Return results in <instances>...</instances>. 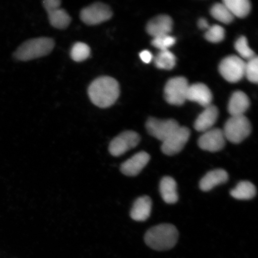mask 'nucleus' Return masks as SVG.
<instances>
[{"label": "nucleus", "instance_id": "obj_1", "mask_svg": "<svg viewBox=\"0 0 258 258\" xmlns=\"http://www.w3.org/2000/svg\"><path fill=\"white\" fill-rule=\"evenodd\" d=\"M120 94L117 80L109 76L98 77L90 84L88 95L93 104L106 108L114 105Z\"/></svg>", "mask_w": 258, "mask_h": 258}, {"label": "nucleus", "instance_id": "obj_2", "mask_svg": "<svg viewBox=\"0 0 258 258\" xmlns=\"http://www.w3.org/2000/svg\"><path fill=\"white\" fill-rule=\"evenodd\" d=\"M178 237V231L175 226L162 224L149 229L145 234L144 240L153 250L166 251L175 247Z\"/></svg>", "mask_w": 258, "mask_h": 258}, {"label": "nucleus", "instance_id": "obj_3", "mask_svg": "<svg viewBox=\"0 0 258 258\" xmlns=\"http://www.w3.org/2000/svg\"><path fill=\"white\" fill-rule=\"evenodd\" d=\"M54 41L48 37L33 38L21 45L14 53L16 59L28 61L49 54L53 50Z\"/></svg>", "mask_w": 258, "mask_h": 258}, {"label": "nucleus", "instance_id": "obj_4", "mask_svg": "<svg viewBox=\"0 0 258 258\" xmlns=\"http://www.w3.org/2000/svg\"><path fill=\"white\" fill-rule=\"evenodd\" d=\"M222 131L226 140L238 144L249 136L251 126L249 120L244 115L231 116L226 122Z\"/></svg>", "mask_w": 258, "mask_h": 258}, {"label": "nucleus", "instance_id": "obj_5", "mask_svg": "<svg viewBox=\"0 0 258 258\" xmlns=\"http://www.w3.org/2000/svg\"><path fill=\"white\" fill-rule=\"evenodd\" d=\"M188 81L183 77H175L167 82L164 88V97L171 105H182L186 101L189 88Z\"/></svg>", "mask_w": 258, "mask_h": 258}, {"label": "nucleus", "instance_id": "obj_6", "mask_svg": "<svg viewBox=\"0 0 258 258\" xmlns=\"http://www.w3.org/2000/svg\"><path fill=\"white\" fill-rule=\"evenodd\" d=\"M141 137L137 132L127 131L122 132L111 141L108 150L112 156L119 157L136 147Z\"/></svg>", "mask_w": 258, "mask_h": 258}, {"label": "nucleus", "instance_id": "obj_7", "mask_svg": "<svg viewBox=\"0 0 258 258\" xmlns=\"http://www.w3.org/2000/svg\"><path fill=\"white\" fill-rule=\"evenodd\" d=\"M246 62L241 57L231 55L224 58L219 64L221 76L230 83L239 82L244 76Z\"/></svg>", "mask_w": 258, "mask_h": 258}, {"label": "nucleus", "instance_id": "obj_8", "mask_svg": "<svg viewBox=\"0 0 258 258\" xmlns=\"http://www.w3.org/2000/svg\"><path fill=\"white\" fill-rule=\"evenodd\" d=\"M112 12L108 5L102 3H95L82 10L80 18L88 25H96L109 20Z\"/></svg>", "mask_w": 258, "mask_h": 258}, {"label": "nucleus", "instance_id": "obj_9", "mask_svg": "<svg viewBox=\"0 0 258 258\" xmlns=\"http://www.w3.org/2000/svg\"><path fill=\"white\" fill-rule=\"evenodd\" d=\"M147 130L151 136L163 142L167 140L173 132L180 127L178 122L174 119L159 120L151 117L146 122Z\"/></svg>", "mask_w": 258, "mask_h": 258}, {"label": "nucleus", "instance_id": "obj_10", "mask_svg": "<svg viewBox=\"0 0 258 258\" xmlns=\"http://www.w3.org/2000/svg\"><path fill=\"white\" fill-rule=\"evenodd\" d=\"M190 131L186 127H179L161 145V150L167 156H172L178 154L188 143Z\"/></svg>", "mask_w": 258, "mask_h": 258}, {"label": "nucleus", "instance_id": "obj_11", "mask_svg": "<svg viewBox=\"0 0 258 258\" xmlns=\"http://www.w3.org/2000/svg\"><path fill=\"white\" fill-rule=\"evenodd\" d=\"M226 139L223 131L214 128L204 132L199 139L198 145L202 150L209 152H218L225 147Z\"/></svg>", "mask_w": 258, "mask_h": 258}, {"label": "nucleus", "instance_id": "obj_12", "mask_svg": "<svg viewBox=\"0 0 258 258\" xmlns=\"http://www.w3.org/2000/svg\"><path fill=\"white\" fill-rule=\"evenodd\" d=\"M150 154L141 151L121 164L120 171L127 176H136L140 174L150 160Z\"/></svg>", "mask_w": 258, "mask_h": 258}, {"label": "nucleus", "instance_id": "obj_13", "mask_svg": "<svg viewBox=\"0 0 258 258\" xmlns=\"http://www.w3.org/2000/svg\"><path fill=\"white\" fill-rule=\"evenodd\" d=\"M212 94L208 87L203 83H196L189 86L186 100L198 103L203 107L211 105Z\"/></svg>", "mask_w": 258, "mask_h": 258}, {"label": "nucleus", "instance_id": "obj_14", "mask_svg": "<svg viewBox=\"0 0 258 258\" xmlns=\"http://www.w3.org/2000/svg\"><path fill=\"white\" fill-rule=\"evenodd\" d=\"M172 18L167 15L157 16L147 25V31L153 38L169 35L172 30Z\"/></svg>", "mask_w": 258, "mask_h": 258}, {"label": "nucleus", "instance_id": "obj_15", "mask_svg": "<svg viewBox=\"0 0 258 258\" xmlns=\"http://www.w3.org/2000/svg\"><path fill=\"white\" fill-rule=\"evenodd\" d=\"M219 111L217 106L209 105L205 108L195 122V128L196 131L205 132L212 128L218 118Z\"/></svg>", "mask_w": 258, "mask_h": 258}, {"label": "nucleus", "instance_id": "obj_16", "mask_svg": "<svg viewBox=\"0 0 258 258\" xmlns=\"http://www.w3.org/2000/svg\"><path fill=\"white\" fill-rule=\"evenodd\" d=\"M152 210V201L149 196H144L135 201L131 209L130 215L134 221L143 222L147 220Z\"/></svg>", "mask_w": 258, "mask_h": 258}, {"label": "nucleus", "instance_id": "obj_17", "mask_svg": "<svg viewBox=\"0 0 258 258\" xmlns=\"http://www.w3.org/2000/svg\"><path fill=\"white\" fill-rule=\"evenodd\" d=\"M228 177V173L224 169L210 171L200 182V188L203 191H209L214 187L227 182Z\"/></svg>", "mask_w": 258, "mask_h": 258}, {"label": "nucleus", "instance_id": "obj_18", "mask_svg": "<svg viewBox=\"0 0 258 258\" xmlns=\"http://www.w3.org/2000/svg\"><path fill=\"white\" fill-rule=\"evenodd\" d=\"M249 105V99L246 94L241 91H237L231 97L228 110L231 116L243 115Z\"/></svg>", "mask_w": 258, "mask_h": 258}, {"label": "nucleus", "instance_id": "obj_19", "mask_svg": "<svg viewBox=\"0 0 258 258\" xmlns=\"http://www.w3.org/2000/svg\"><path fill=\"white\" fill-rule=\"evenodd\" d=\"M160 192L161 198L167 204H175L178 201L175 180L170 176H164L161 180Z\"/></svg>", "mask_w": 258, "mask_h": 258}, {"label": "nucleus", "instance_id": "obj_20", "mask_svg": "<svg viewBox=\"0 0 258 258\" xmlns=\"http://www.w3.org/2000/svg\"><path fill=\"white\" fill-rule=\"evenodd\" d=\"M50 24L52 27L60 30L66 29L72 22V18L64 9L58 8L47 12Z\"/></svg>", "mask_w": 258, "mask_h": 258}, {"label": "nucleus", "instance_id": "obj_21", "mask_svg": "<svg viewBox=\"0 0 258 258\" xmlns=\"http://www.w3.org/2000/svg\"><path fill=\"white\" fill-rule=\"evenodd\" d=\"M256 186L249 181H241L230 191L233 198L237 200H250L256 196Z\"/></svg>", "mask_w": 258, "mask_h": 258}, {"label": "nucleus", "instance_id": "obj_22", "mask_svg": "<svg viewBox=\"0 0 258 258\" xmlns=\"http://www.w3.org/2000/svg\"><path fill=\"white\" fill-rule=\"evenodd\" d=\"M222 3L227 6L234 17H246L250 11L251 5L248 0H224Z\"/></svg>", "mask_w": 258, "mask_h": 258}, {"label": "nucleus", "instance_id": "obj_23", "mask_svg": "<svg viewBox=\"0 0 258 258\" xmlns=\"http://www.w3.org/2000/svg\"><path fill=\"white\" fill-rule=\"evenodd\" d=\"M154 63L158 69L170 70L175 66L176 57L169 50L160 51L155 57Z\"/></svg>", "mask_w": 258, "mask_h": 258}, {"label": "nucleus", "instance_id": "obj_24", "mask_svg": "<svg viewBox=\"0 0 258 258\" xmlns=\"http://www.w3.org/2000/svg\"><path fill=\"white\" fill-rule=\"evenodd\" d=\"M211 13L213 17L222 23L230 24L234 20V16L223 3H217L214 5Z\"/></svg>", "mask_w": 258, "mask_h": 258}, {"label": "nucleus", "instance_id": "obj_25", "mask_svg": "<svg viewBox=\"0 0 258 258\" xmlns=\"http://www.w3.org/2000/svg\"><path fill=\"white\" fill-rule=\"evenodd\" d=\"M90 55V48L88 44L77 42L74 44L71 51V57L76 62H82L85 60Z\"/></svg>", "mask_w": 258, "mask_h": 258}, {"label": "nucleus", "instance_id": "obj_26", "mask_svg": "<svg viewBox=\"0 0 258 258\" xmlns=\"http://www.w3.org/2000/svg\"><path fill=\"white\" fill-rule=\"evenodd\" d=\"M235 48L243 59L249 60L256 56L255 53L248 45L246 38L244 36L238 38L235 43Z\"/></svg>", "mask_w": 258, "mask_h": 258}, {"label": "nucleus", "instance_id": "obj_27", "mask_svg": "<svg viewBox=\"0 0 258 258\" xmlns=\"http://www.w3.org/2000/svg\"><path fill=\"white\" fill-rule=\"evenodd\" d=\"M225 35L224 29L220 25H215L206 31L205 38L212 43H217L224 39Z\"/></svg>", "mask_w": 258, "mask_h": 258}, {"label": "nucleus", "instance_id": "obj_28", "mask_svg": "<svg viewBox=\"0 0 258 258\" xmlns=\"http://www.w3.org/2000/svg\"><path fill=\"white\" fill-rule=\"evenodd\" d=\"M244 76L250 82L257 83L258 80V60L256 56L245 64Z\"/></svg>", "mask_w": 258, "mask_h": 258}, {"label": "nucleus", "instance_id": "obj_29", "mask_svg": "<svg viewBox=\"0 0 258 258\" xmlns=\"http://www.w3.org/2000/svg\"><path fill=\"white\" fill-rule=\"evenodd\" d=\"M175 43V38L170 36V35L154 38L152 41L153 46L159 48L160 51L168 50V48L173 46Z\"/></svg>", "mask_w": 258, "mask_h": 258}, {"label": "nucleus", "instance_id": "obj_30", "mask_svg": "<svg viewBox=\"0 0 258 258\" xmlns=\"http://www.w3.org/2000/svg\"><path fill=\"white\" fill-rule=\"evenodd\" d=\"M61 2L59 0H44L43 5L45 9L47 12L51 10L60 8Z\"/></svg>", "mask_w": 258, "mask_h": 258}, {"label": "nucleus", "instance_id": "obj_31", "mask_svg": "<svg viewBox=\"0 0 258 258\" xmlns=\"http://www.w3.org/2000/svg\"><path fill=\"white\" fill-rule=\"evenodd\" d=\"M140 56L141 60L144 63H149L153 60V54H151L150 51L147 50L141 51Z\"/></svg>", "mask_w": 258, "mask_h": 258}, {"label": "nucleus", "instance_id": "obj_32", "mask_svg": "<svg viewBox=\"0 0 258 258\" xmlns=\"http://www.w3.org/2000/svg\"><path fill=\"white\" fill-rule=\"evenodd\" d=\"M198 26L202 30H208V28L210 27L208 22L205 18H201L199 19L198 21Z\"/></svg>", "mask_w": 258, "mask_h": 258}]
</instances>
